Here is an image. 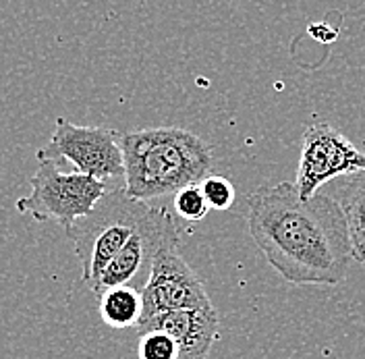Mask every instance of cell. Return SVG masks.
Returning <instances> with one entry per match:
<instances>
[{"label": "cell", "instance_id": "3957f363", "mask_svg": "<svg viewBox=\"0 0 365 359\" xmlns=\"http://www.w3.org/2000/svg\"><path fill=\"white\" fill-rule=\"evenodd\" d=\"M152 206L133 200L123 187L110 189L88 216L79 218L67 231L81 264V278L93 291L102 272L131 239Z\"/></svg>", "mask_w": 365, "mask_h": 359}, {"label": "cell", "instance_id": "7c38bea8", "mask_svg": "<svg viewBox=\"0 0 365 359\" xmlns=\"http://www.w3.org/2000/svg\"><path fill=\"white\" fill-rule=\"evenodd\" d=\"M139 359H179V345L177 340L162 333V330H148L139 335L137 345Z\"/></svg>", "mask_w": 365, "mask_h": 359}, {"label": "cell", "instance_id": "6da1fadb", "mask_svg": "<svg viewBox=\"0 0 365 359\" xmlns=\"http://www.w3.org/2000/svg\"><path fill=\"white\" fill-rule=\"evenodd\" d=\"M253 243L284 280L341 285L349 272L351 239L339 202L316 193L301 200L295 183L259 187L247 198Z\"/></svg>", "mask_w": 365, "mask_h": 359}, {"label": "cell", "instance_id": "4fadbf2b", "mask_svg": "<svg viewBox=\"0 0 365 359\" xmlns=\"http://www.w3.org/2000/svg\"><path fill=\"white\" fill-rule=\"evenodd\" d=\"M175 212L185 223H200L210 212V206L205 202L202 185H189L175 193Z\"/></svg>", "mask_w": 365, "mask_h": 359}, {"label": "cell", "instance_id": "5bb4252c", "mask_svg": "<svg viewBox=\"0 0 365 359\" xmlns=\"http://www.w3.org/2000/svg\"><path fill=\"white\" fill-rule=\"evenodd\" d=\"M202 191L205 196V202L212 210H228L235 202V187L227 177L220 175H210L202 183Z\"/></svg>", "mask_w": 365, "mask_h": 359}, {"label": "cell", "instance_id": "ba28073f", "mask_svg": "<svg viewBox=\"0 0 365 359\" xmlns=\"http://www.w3.org/2000/svg\"><path fill=\"white\" fill-rule=\"evenodd\" d=\"M177 235L179 231H177L175 216L164 208L152 206L150 214L143 218V223L131 235V239L102 272L98 285L93 287V293L100 297L106 289L123 287V285L135 287L141 291L150 278L154 258L158 256L162 246Z\"/></svg>", "mask_w": 365, "mask_h": 359}, {"label": "cell", "instance_id": "30bf717a", "mask_svg": "<svg viewBox=\"0 0 365 359\" xmlns=\"http://www.w3.org/2000/svg\"><path fill=\"white\" fill-rule=\"evenodd\" d=\"M341 206L349 239H351V256L365 268V171L349 175L342 183L334 198Z\"/></svg>", "mask_w": 365, "mask_h": 359}, {"label": "cell", "instance_id": "5b68a950", "mask_svg": "<svg viewBox=\"0 0 365 359\" xmlns=\"http://www.w3.org/2000/svg\"><path fill=\"white\" fill-rule=\"evenodd\" d=\"M123 135L104 127H83L67 118H56L50 141L38 150V160L68 162L77 173L110 183L125 181V160L120 148Z\"/></svg>", "mask_w": 365, "mask_h": 359}, {"label": "cell", "instance_id": "9c48e42d", "mask_svg": "<svg viewBox=\"0 0 365 359\" xmlns=\"http://www.w3.org/2000/svg\"><path fill=\"white\" fill-rule=\"evenodd\" d=\"M135 328L139 335L148 330L170 335L179 345V359H205L214 343L220 338V320L214 308L166 312L150 318Z\"/></svg>", "mask_w": 365, "mask_h": 359}, {"label": "cell", "instance_id": "8992f818", "mask_svg": "<svg viewBox=\"0 0 365 359\" xmlns=\"http://www.w3.org/2000/svg\"><path fill=\"white\" fill-rule=\"evenodd\" d=\"M181 237L168 239L154 258L150 278L141 289L143 312L139 324L175 310H210L212 299L193 268L181 256ZM137 324V326H139Z\"/></svg>", "mask_w": 365, "mask_h": 359}, {"label": "cell", "instance_id": "52a82bcc", "mask_svg": "<svg viewBox=\"0 0 365 359\" xmlns=\"http://www.w3.org/2000/svg\"><path fill=\"white\" fill-rule=\"evenodd\" d=\"M365 171V152L336 131L330 123H314L305 129L297 179L293 181L301 200L336 177H349Z\"/></svg>", "mask_w": 365, "mask_h": 359}, {"label": "cell", "instance_id": "8fae6325", "mask_svg": "<svg viewBox=\"0 0 365 359\" xmlns=\"http://www.w3.org/2000/svg\"><path fill=\"white\" fill-rule=\"evenodd\" d=\"M98 299H100V318L110 328H131L139 324L143 312L139 289L129 285L113 287L106 289Z\"/></svg>", "mask_w": 365, "mask_h": 359}, {"label": "cell", "instance_id": "7a4b0ae2", "mask_svg": "<svg viewBox=\"0 0 365 359\" xmlns=\"http://www.w3.org/2000/svg\"><path fill=\"white\" fill-rule=\"evenodd\" d=\"M125 181L129 198L152 202L173 196L212 175V146L181 127H156L120 137Z\"/></svg>", "mask_w": 365, "mask_h": 359}, {"label": "cell", "instance_id": "277c9868", "mask_svg": "<svg viewBox=\"0 0 365 359\" xmlns=\"http://www.w3.org/2000/svg\"><path fill=\"white\" fill-rule=\"evenodd\" d=\"M29 183L31 191L17 202V210L38 223L54 221L65 228V233L79 218L88 216L98 202L114 189L90 175L77 171L65 173L58 162L52 160H38V168Z\"/></svg>", "mask_w": 365, "mask_h": 359}]
</instances>
